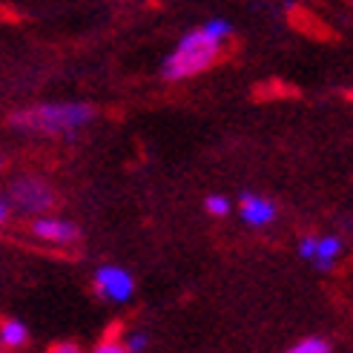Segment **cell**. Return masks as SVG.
<instances>
[{"label":"cell","instance_id":"16","mask_svg":"<svg viewBox=\"0 0 353 353\" xmlns=\"http://www.w3.org/2000/svg\"><path fill=\"white\" fill-rule=\"evenodd\" d=\"M3 219H6V201L0 199V221H3Z\"/></svg>","mask_w":353,"mask_h":353},{"label":"cell","instance_id":"12","mask_svg":"<svg viewBox=\"0 0 353 353\" xmlns=\"http://www.w3.org/2000/svg\"><path fill=\"white\" fill-rule=\"evenodd\" d=\"M144 347H147V336H144V333H135V336H130V345L123 347V350H127V353H138V350H144Z\"/></svg>","mask_w":353,"mask_h":353},{"label":"cell","instance_id":"9","mask_svg":"<svg viewBox=\"0 0 353 353\" xmlns=\"http://www.w3.org/2000/svg\"><path fill=\"white\" fill-rule=\"evenodd\" d=\"M204 32H210V34H213V38L221 43V41L227 38V34L233 32V26L227 23V21H221V17H216V21H207V23H204Z\"/></svg>","mask_w":353,"mask_h":353},{"label":"cell","instance_id":"15","mask_svg":"<svg viewBox=\"0 0 353 353\" xmlns=\"http://www.w3.org/2000/svg\"><path fill=\"white\" fill-rule=\"evenodd\" d=\"M52 353H81L75 345H55L52 347Z\"/></svg>","mask_w":353,"mask_h":353},{"label":"cell","instance_id":"11","mask_svg":"<svg viewBox=\"0 0 353 353\" xmlns=\"http://www.w3.org/2000/svg\"><path fill=\"white\" fill-rule=\"evenodd\" d=\"M204 207H207V213H213V216H224L227 210H230V201H227L224 196H210V199L204 201Z\"/></svg>","mask_w":353,"mask_h":353},{"label":"cell","instance_id":"17","mask_svg":"<svg viewBox=\"0 0 353 353\" xmlns=\"http://www.w3.org/2000/svg\"><path fill=\"white\" fill-rule=\"evenodd\" d=\"M0 164H3V158H0Z\"/></svg>","mask_w":353,"mask_h":353},{"label":"cell","instance_id":"8","mask_svg":"<svg viewBox=\"0 0 353 353\" xmlns=\"http://www.w3.org/2000/svg\"><path fill=\"white\" fill-rule=\"evenodd\" d=\"M0 342L9 345V347H21L26 342V327L21 322H6L0 327Z\"/></svg>","mask_w":353,"mask_h":353},{"label":"cell","instance_id":"1","mask_svg":"<svg viewBox=\"0 0 353 353\" xmlns=\"http://www.w3.org/2000/svg\"><path fill=\"white\" fill-rule=\"evenodd\" d=\"M219 46L221 43L210 32H204V26L196 29V32H190L187 38L175 46L172 55L167 58L164 78L179 81V78H192V75L204 72V69L213 66V61L219 58Z\"/></svg>","mask_w":353,"mask_h":353},{"label":"cell","instance_id":"6","mask_svg":"<svg viewBox=\"0 0 353 353\" xmlns=\"http://www.w3.org/2000/svg\"><path fill=\"white\" fill-rule=\"evenodd\" d=\"M241 216H244L247 224L264 227V224H270L276 219V207L270 201L253 196V192H244V199H241Z\"/></svg>","mask_w":353,"mask_h":353},{"label":"cell","instance_id":"10","mask_svg":"<svg viewBox=\"0 0 353 353\" xmlns=\"http://www.w3.org/2000/svg\"><path fill=\"white\" fill-rule=\"evenodd\" d=\"M330 347H327V342H322V339H305V342H299L290 353H327Z\"/></svg>","mask_w":353,"mask_h":353},{"label":"cell","instance_id":"2","mask_svg":"<svg viewBox=\"0 0 353 353\" xmlns=\"http://www.w3.org/2000/svg\"><path fill=\"white\" fill-rule=\"evenodd\" d=\"M92 115L95 110L86 107V103H46V107L17 112L14 123L23 130H38V132H69L90 123Z\"/></svg>","mask_w":353,"mask_h":353},{"label":"cell","instance_id":"4","mask_svg":"<svg viewBox=\"0 0 353 353\" xmlns=\"http://www.w3.org/2000/svg\"><path fill=\"white\" fill-rule=\"evenodd\" d=\"M95 288L110 299V302H127L132 296V279L121 268H101L95 276Z\"/></svg>","mask_w":353,"mask_h":353},{"label":"cell","instance_id":"3","mask_svg":"<svg viewBox=\"0 0 353 353\" xmlns=\"http://www.w3.org/2000/svg\"><path fill=\"white\" fill-rule=\"evenodd\" d=\"M14 204L29 210V213H43L46 207H52V190L38 181V179H23L14 184Z\"/></svg>","mask_w":353,"mask_h":353},{"label":"cell","instance_id":"7","mask_svg":"<svg viewBox=\"0 0 353 353\" xmlns=\"http://www.w3.org/2000/svg\"><path fill=\"white\" fill-rule=\"evenodd\" d=\"M339 250H342V241H339V239H333V236L316 241V259H319L322 268H330L333 259L339 256Z\"/></svg>","mask_w":353,"mask_h":353},{"label":"cell","instance_id":"5","mask_svg":"<svg viewBox=\"0 0 353 353\" xmlns=\"http://www.w3.org/2000/svg\"><path fill=\"white\" fill-rule=\"evenodd\" d=\"M32 230L38 239L52 241V244H72L78 239V227L69 221H58V219H38L32 224Z\"/></svg>","mask_w":353,"mask_h":353},{"label":"cell","instance_id":"13","mask_svg":"<svg viewBox=\"0 0 353 353\" xmlns=\"http://www.w3.org/2000/svg\"><path fill=\"white\" fill-rule=\"evenodd\" d=\"M95 353H127V350H123V345H118V342H103Z\"/></svg>","mask_w":353,"mask_h":353},{"label":"cell","instance_id":"14","mask_svg":"<svg viewBox=\"0 0 353 353\" xmlns=\"http://www.w3.org/2000/svg\"><path fill=\"white\" fill-rule=\"evenodd\" d=\"M302 256L305 259H313L316 256V239H305L302 241Z\"/></svg>","mask_w":353,"mask_h":353}]
</instances>
